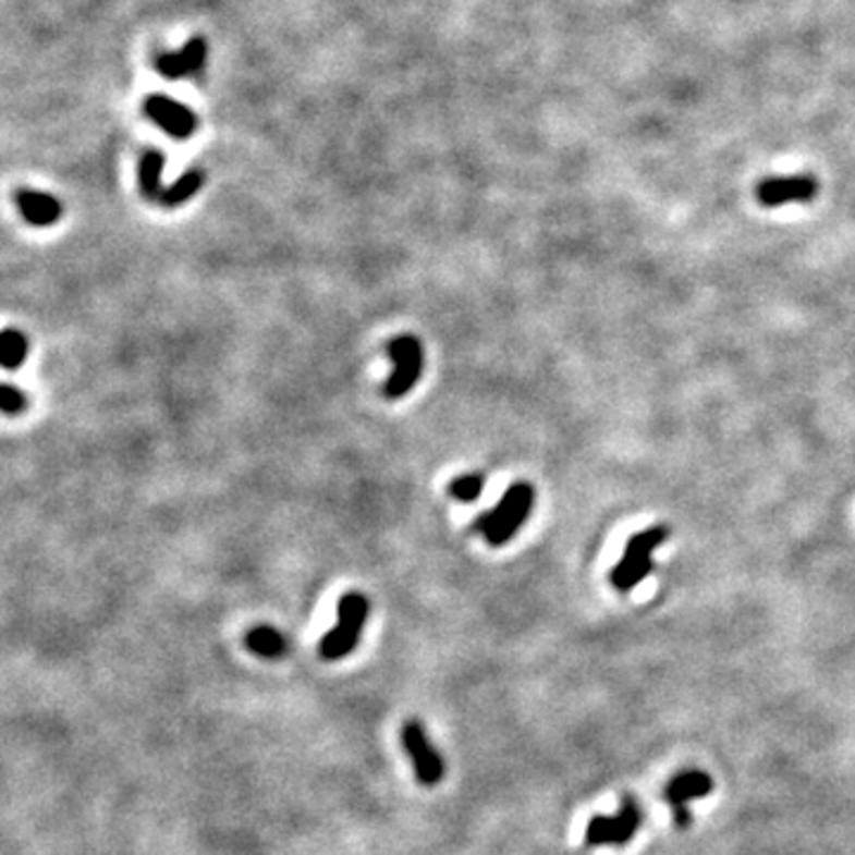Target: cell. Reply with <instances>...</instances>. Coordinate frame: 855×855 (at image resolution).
I'll list each match as a JSON object with an SVG mask.
<instances>
[{"mask_svg": "<svg viewBox=\"0 0 855 855\" xmlns=\"http://www.w3.org/2000/svg\"><path fill=\"white\" fill-rule=\"evenodd\" d=\"M392 374L386 380V400L394 402L410 394L424 376V345L416 335H398L388 342Z\"/></svg>", "mask_w": 855, "mask_h": 855, "instance_id": "4", "label": "cell"}, {"mask_svg": "<svg viewBox=\"0 0 855 855\" xmlns=\"http://www.w3.org/2000/svg\"><path fill=\"white\" fill-rule=\"evenodd\" d=\"M642 825V810L635 801H623L615 815H597L585 830L587 846H623L635 836Z\"/></svg>", "mask_w": 855, "mask_h": 855, "instance_id": "6", "label": "cell"}, {"mask_svg": "<svg viewBox=\"0 0 855 855\" xmlns=\"http://www.w3.org/2000/svg\"><path fill=\"white\" fill-rule=\"evenodd\" d=\"M368 611H371V603L359 591H347L345 597H340L338 621L331 633L319 642V656L323 661H340L357 649Z\"/></svg>", "mask_w": 855, "mask_h": 855, "instance_id": "2", "label": "cell"}, {"mask_svg": "<svg viewBox=\"0 0 855 855\" xmlns=\"http://www.w3.org/2000/svg\"><path fill=\"white\" fill-rule=\"evenodd\" d=\"M162 169H164V155L160 150H148L141 160V193L150 203H160L162 197Z\"/></svg>", "mask_w": 855, "mask_h": 855, "instance_id": "13", "label": "cell"}, {"mask_svg": "<svg viewBox=\"0 0 855 855\" xmlns=\"http://www.w3.org/2000/svg\"><path fill=\"white\" fill-rule=\"evenodd\" d=\"M710 789H713V780H710L708 774L701 770L680 772V774H675L673 780H670V784L665 786V801L670 806H673L675 822L680 827L689 825V810H687L689 801L706 796Z\"/></svg>", "mask_w": 855, "mask_h": 855, "instance_id": "8", "label": "cell"}, {"mask_svg": "<svg viewBox=\"0 0 855 855\" xmlns=\"http://www.w3.org/2000/svg\"><path fill=\"white\" fill-rule=\"evenodd\" d=\"M668 537L670 530L665 525H654V528L639 530L630 537L621 561H618L611 571V585L618 591L635 589L644 577L654 571V551L659 549Z\"/></svg>", "mask_w": 855, "mask_h": 855, "instance_id": "3", "label": "cell"}, {"mask_svg": "<svg viewBox=\"0 0 855 855\" xmlns=\"http://www.w3.org/2000/svg\"><path fill=\"white\" fill-rule=\"evenodd\" d=\"M203 183H205V174H203L200 169H191V171H186V174H183L176 183H171L169 188L162 191L160 205H164V207H179V205H183V203H188L191 197H195L197 191L203 188Z\"/></svg>", "mask_w": 855, "mask_h": 855, "instance_id": "15", "label": "cell"}, {"mask_svg": "<svg viewBox=\"0 0 855 855\" xmlns=\"http://www.w3.org/2000/svg\"><path fill=\"white\" fill-rule=\"evenodd\" d=\"M400 740L406 756L412 760L416 780L424 786H438L444 778V760L440 752L432 746L430 736L420 720H406L400 732Z\"/></svg>", "mask_w": 855, "mask_h": 855, "instance_id": "5", "label": "cell"}, {"mask_svg": "<svg viewBox=\"0 0 855 855\" xmlns=\"http://www.w3.org/2000/svg\"><path fill=\"white\" fill-rule=\"evenodd\" d=\"M26 406H29V400H26V394L15 388L12 383H5L3 390H0V410H3L5 416H17L24 414Z\"/></svg>", "mask_w": 855, "mask_h": 855, "instance_id": "17", "label": "cell"}, {"mask_svg": "<svg viewBox=\"0 0 855 855\" xmlns=\"http://www.w3.org/2000/svg\"><path fill=\"white\" fill-rule=\"evenodd\" d=\"M15 203L24 221H29L32 227L46 229L62 219V203L48 193L22 188L15 193Z\"/></svg>", "mask_w": 855, "mask_h": 855, "instance_id": "10", "label": "cell"}, {"mask_svg": "<svg viewBox=\"0 0 855 855\" xmlns=\"http://www.w3.org/2000/svg\"><path fill=\"white\" fill-rule=\"evenodd\" d=\"M205 56H207V46L203 38L197 36L179 52H162V56L155 60V68L164 78H181L200 70Z\"/></svg>", "mask_w": 855, "mask_h": 855, "instance_id": "11", "label": "cell"}, {"mask_svg": "<svg viewBox=\"0 0 855 855\" xmlns=\"http://www.w3.org/2000/svg\"><path fill=\"white\" fill-rule=\"evenodd\" d=\"M818 181L810 174L768 176L756 186V200L762 207H782L789 203H810L818 195Z\"/></svg>", "mask_w": 855, "mask_h": 855, "instance_id": "7", "label": "cell"}, {"mask_svg": "<svg viewBox=\"0 0 855 855\" xmlns=\"http://www.w3.org/2000/svg\"><path fill=\"white\" fill-rule=\"evenodd\" d=\"M535 506V488L530 483H513L511 488L499 499L494 509L483 511L480 516L473 521V530L480 533L488 545L504 547L518 535L523 523L528 521L530 511Z\"/></svg>", "mask_w": 855, "mask_h": 855, "instance_id": "1", "label": "cell"}, {"mask_svg": "<svg viewBox=\"0 0 855 855\" xmlns=\"http://www.w3.org/2000/svg\"><path fill=\"white\" fill-rule=\"evenodd\" d=\"M26 354H29V338L17 328H5L0 335V359H3L5 371H17L24 366Z\"/></svg>", "mask_w": 855, "mask_h": 855, "instance_id": "14", "label": "cell"}, {"mask_svg": "<svg viewBox=\"0 0 855 855\" xmlns=\"http://www.w3.org/2000/svg\"><path fill=\"white\" fill-rule=\"evenodd\" d=\"M146 114L150 120L162 126L169 136L174 138H191L197 129V117L176 100H171L162 94L150 96L146 100Z\"/></svg>", "mask_w": 855, "mask_h": 855, "instance_id": "9", "label": "cell"}, {"mask_svg": "<svg viewBox=\"0 0 855 855\" xmlns=\"http://www.w3.org/2000/svg\"><path fill=\"white\" fill-rule=\"evenodd\" d=\"M245 647L247 651H253L259 659H281L285 654L288 644L285 637L279 633V630L271 627V625H255L249 633L245 635Z\"/></svg>", "mask_w": 855, "mask_h": 855, "instance_id": "12", "label": "cell"}, {"mask_svg": "<svg viewBox=\"0 0 855 855\" xmlns=\"http://www.w3.org/2000/svg\"><path fill=\"white\" fill-rule=\"evenodd\" d=\"M485 490V473H464L450 483V497L456 502H478V497Z\"/></svg>", "mask_w": 855, "mask_h": 855, "instance_id": "16", "label": "cell"}]
</instances>
